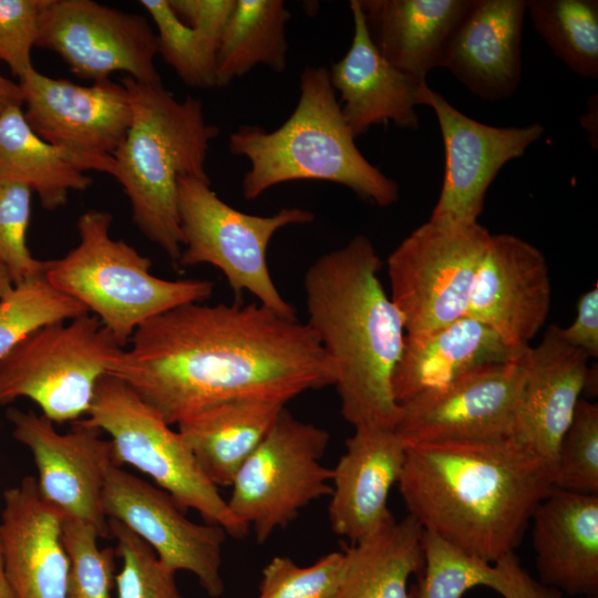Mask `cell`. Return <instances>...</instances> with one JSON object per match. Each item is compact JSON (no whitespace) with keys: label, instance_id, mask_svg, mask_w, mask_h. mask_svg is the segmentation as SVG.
<instances>
[{"label":"cell","instance_id":"6da1fadb","mask_svg":"<svg viewBox=\"0 0 598 598\" xmlns=\"http://www.w3.org/2000/svg\"><path fill=\"white\" fill-rule=\"evenodd\" d=\"M128 343L107 374L169 425L231 400L286 405L336 382L309 326L259 302L181 305L142 323Z\"/></svg>","mask_w":598,"mask_h":598},{"label":"cell","instance_id":"7a4b0ae2","mask_svg":"<svg viewBox=\"0 0 598 598\" xmlns=\"http://www.w3.org/2000/svg\"><path fill=\"white\" fill-rule=\"evenodd\" d=\"M398 486L424 532L493 563L520 544L553 470L509 437L405 443Z\"/></svg>","mask_w":598,"mask_h":598},{"label":"cell","instance_id":"3957f363","mask_svg":"<svg viewBox=\"0 0 598 598\" xmlns=\"http://www.w3.org/2000/svg\"><path fill=\"white\" fill-rule=\"evenodd\" d=\"M381 267L371 240L357 235L318 257L303 277L306 323L333 363L340 412L353 427L395 429L401 414L392 378L405 330Z\"/></svg>","mask_w":598,"mask_h":598},{"label":"cell","instance_id":"277c9868","mask_svg":"<svg viewBox=\"0 0 598 598\" xmlns=\"http://www.w3.org/2000/svg\"><path fill=\"white\" fill-rule=\"evenodd\" d=\"M324 66H306L299 78V99L290 116L268 132L241 125L228 137V150L250 164L241 192L246 200L295 181L342 185L380 207L395 204L399 184L359 151Z\"/></svg>","mask_w":598,"mask_h":598},{"label":"cell","instance_id":"5b68a950","mask_svg":"<svg viewBox=\"0 0 598 598\" xmlns=\"http://www.w3.org/2000/svg\"><path fill=\"white\" fill-rule=\"evenodd\" d=\"M121 83L128 93L132 121L113 155L112 176L128 198L136 228L176 264L183 247L178 179L209 178L206 157L219 130L206 122L200 100L179 101L161 80L124 75Z\"/></svg>","mask_w":598,"mask_h":598},{"label":"cell","instance_id":"8992f818","mask_svg":"<svg viewBox=\"0 0 598 598\" xmlns=\"http://www.w3.org/2000/svg\"><path fill=\"white\" fill-rule=\"evenodd\" d=\"M112 221L107 210L81 214L79 244L63 257L45 260L44 278L92 312L124 348L142 323L177 306L206 300L214 283L154 276L150 258L112 238Z\"/></svg>","mask_w":598,"mask_h":598},{"label":"cell","instance_id":"52a82bcc","mask_svg":"<svg viewBox=\"0 0 598 598\" xmlns=\"http://www.w3.org/2000/svg\"><path fill=\"white\" fill-rule=\"evenodd\" d=\"M84 421L111 436L117 465L150 476L177 504L196 511L204 523L240 539L249 528L231 513L227 499L205 476L177 431L122 380L105 374L96 384Z\"/></svg>","mask_w":598,"mask_h":598},{"label":"cell","instance_id":"ba28073f","mask_svg":"<svg viewBox=\"0 0 598 598\" xmlns=\"http://www.w3.org/2000/svg\"><path fill=\"white\" fill-rule=\"evenodd\" d=\"M123 350L91 313L39 328L0 360V405L25 398L53 423L78 421Z\"/></svg>","mask_w":598,"mask_h":598},{"label":"cell","instance_id":"9c48e42d","mask_svg":"<svg viewBox=\"0 0 598 598\" xmlns=\"http://www.w3.org/2000/svg\"><path fill=\"white\" fill-rule=\"evenodd\" d=\"M178 218L183 247L176 265H212L223 272L237 298L248 291L260 305L296 317L270 276L267 249L279 229L309 224L313 213L285 207L270 216L246 214L218 197L209 178L181 177Z\"/></svg>","mask_w":598,"mask_h":598},{"label":"cell","instance_id":"30bf717a","mask_svg":"<svg viewBox=\"0 0 598 598\" xmlns=\"http://www.w3.org/2000/svg\"><path fill=\"white\" fill-rule=\"evenodd\" d=\"M491 236L478 221L429 219L391 252L390 298L405 334L426 333L465 317Z\"/></svg>","mask_w":598,"mask_h":598},{"label":"cell","instance_id":"8fae6325","mask_svg":"<svg viewBox=\"0 0 598 598\" xmlns=\"http://www.w3.org/2000/svg\"><path fill=\"white\" fill-rule=\"evenodd\" d=\"M330 435L285 408L238 470L227 499L258 543L288 526L309 504L331 493L332 468L321 463Z\"/></svg>","mask_w":598,"mask_h":598},{"label":"cell","instance_id":"7c38bea8","mask_svg":"<svg viewBox=\"0 0 598 598\" xmlns=\"http://www.w3.org/2000/svg\"><path fill=\"white\" fill-rule=\"evenodd\" d=\"M37 47L93 82L118 71L142 82L161 80L156 34L146 18L93 0H43Z\"/></svg>","mask_w":598,"mask_h":598},{"label":"cell","instance_id":"4fadbf2b","mask_svg":"<svg viewBox=\"0 0 598 598\" xmlns=\"http://www.w3.org/2000/svg\"><path fill=\"white\" fill-rule=\"evenodd\" d=\"M19 86L24 118L38 136L87 161L93 171L113 174V155L132 121L122 83L107 79L80 85L32 69Z\"/></svg>","mask_w":598,"mask_h":598},{"label":"cell","instance_id":"5bb4252c","mask_svg":"<svg viewBox=\"0 0 598 598\" xmlns=\"http://www.w3.org/2000/svg\"><path fill=\"white\" fill-rule=\"evenodd\" d=\"M7 417L14 440L32 453L41 496L64 517L93 527L99 537H109L102 494L110 468L117 465L111 440L84 419L60 433L52 421L32 410L10 408Z\"/></svg>","mask_w":598,"mask_h":598},{"label":"cell","instance_id":"9a60e30c","mask_svg":"<svg viewBox=\"0 0 598 598\" xmlns=\"http://www.w3.org/2000/svg\"><path fill=\"white\" fill-rule=\"evenodd\" d=\"M102 506L107 519L121 522L141 537L166 567L193 574L212 598L224 594L227 533L221 527L190 520L167 492L117 465L107 473Z\"/></svg>","mask_w":598,"mask_h":598},{"label":"cell","instance_id":"2e32d148","mask_svg":"<svg viewBox=\"0 0 598 598\" xmlns=\"http://www.w3.org/2000/svg\"><path fill=\"white\" fill-rule=\"evenodd\" d=\"M529 349L401 403L396 433L405 443L508 437Z\"/></svg>","mask_w":598,"mask_h":598},{"label":"cell","instance_id":"e0dca14e","mask_svg":"<svg viewBox=\"0 0 598 598\" xmlns=\"http://www.w3.org/2000/svg\"><path fill=\"white\" fill-rule=\"evenodd\" d=\"M417 105L431 107L442 133L445 167L441 193L430 219L478 221L489 185L509 161L542 138L539 123L491 126L468 117L424 81Z\"/></svg>","mask_w":598,"mask_h":598},{"label":"cell","instance_id":"ac0fdd59","mask_svg":"<svg viewBox=\"0 0 598 598\" xmlns=\"http://www.w3.org/2000/svg\"><path fill=\"white\" fill-rule=\"evenodd\" d=\"M550 301L549 270L542 251L518 236L492 235L465 316L492 328L507 344L525 347L544 326Z\"/></svg>","mask_w":598,"mask_h":598},{"label":"cell","instance_id":"d6986e66","mask_svg":"<svg viewBox=\"0 0 598 598\" xmlns=\"http://www.w3.org/2000/svg\"><path fill=\"white\" fill-rule=\"evenodd\" d=\"M588 360V354L560 338L556 324L546 330L538 346L529 349L508 437L551 470L580 395L592 384Z\"/></svg>","mask_w":598,"mask_h":598},{"label":"cell","instance_id":"ffe728a7","mask_svg":"<svg viewBox=\"0 0 598 598\" xmlns=\"http://www.w3.org/2000/svg\"><path fill=\"white\" fill-rule=\"evenodd\" d=\"M63 518L41 496L34 476L3 493L0 540L14 598H66L70 559Z\"/></svg>","mask_w":598,"mask_h":598},{"label":"cell","instance_id":"44dd1931","mask_svg":"<svg viewBox=\"0 0 598 598\" xmlns=\"http://www.w3.org/2000/svg\"><path fill=\"white\" fill-rule=\"evenodd\" d=\"M404 458L405 442L395 429L354 427L332 467L328 517L336 535L355 543L392 515L388 498Z\"/></svg>","mask_w":598,"mask_h":598},{"label":"cell","instance_id":"7402d4cb","mask_svg":"<svg viewBox=\"0 0 598 598\" xmlns=\"http://www.w3.org/2000/svg\"><path fill=\"white\" fill-rule=\"evenodd\" d=\"M526 0H473L442 68L487 102L512 96L522 78Z\"/></svg>","mask_w":598,"mask_h":598},{"label":"cell","instance_id":"603a6c76","mask_svg":"<svg viewBox=\"0 0 598 598\" xmlns=\"http://www.w3.org/2000/svg\"><path fill=\"white\" fill-rule=\"evenodd\" d=\"M353 37L344 56L331 65L330 82L340 93L343 118L354 138L372 125L393 122L403 130L416 131L420 118L415 106L419 80L391 65L373 45L359 0L350 1Z\"/></svg>","mask_w":598,"mask_h":598},{"label":"cell","instance_id":"cb8c5ba5","mask_svg":"<svg viewBox=\"0 0 598 598\" xmlns=\"http://www.w3.org/2000/svg\"><path fill=\"white\" fill-rule=\"evenodd\" d=\"M530 522L539 581L570 596H598V495L553 487Z\"/></svg>","mask_w":598,"mask_h":598},{"label":"cell","instance_id":"d4e9b609","mask_svg":"<svg viewBox=\"0 0 598 598\" xmlns=\"http://www.w3.org/2000/svg\"><path fill=\"white\" fill-rule=\"evenodd\" d=\"M528 348L507 344L492 328L466 316L426 333L405 334L392 378L394 398L404 403L480 368L512 361Z\"/></svg>","mask_w":598,"mask_h":598},{"label":"cell","instance_id":"484cf974","mask_svg":"<svg viewBox=\"0 0 598 598\" xmlns=\"http://www.w3.org/2000/svg\"><path fill=\"white\" fill-rule=\"evenodd\" d=\"M368 34L394 68L419 80L442 68L473 0H359Z\"/></svg>","mask_w":598,"mask_h":598},{"label":"cell","instance_id":"4316f807","mask_svg":"<svg viewBox=\"0 0 598 598\" xmlns=\"http://www.w3.org/2000/svg\"><path fill=\"white\" fill-rule=\"evenodd\" d=\"M283 409L285 404L269 400L226 401L182 420L177 432L205 476L217 488L230 487Z\"/></svg>","mask_w":598,"mask_h":598},{"label":"cell","instance_id":"83f0119b","mask_svg":"<svg viewBox=\"0 0 598 598\" xmlns=\"http://www.w3.org/2000/svg\"><path fill=\"white\" fill-rule=\"evenodd\" d=\"M423 528L410 515L393 514L343 550L334 598H413L412 575L423 568Z\"/></svg>","mask_w":598,"mask_h":598},{"label":"cell","instance_id":"f1b7e54d","mask_svg":"<svg viewBox=\"0 0 598 598\" xmlns=\"http://www.w3.org/2000/svg\"><path fill=\"white\" fill-rule=\"evenodd\" d=\"M92 165L82 157L38 136L27 123L22 106L0 110V181L25 184L42 207L64 206L71 192L87 189Z\"/></svg>","mask_w":598,"mask_h":598},{"label":"cell","instance_id":"f546056e","mask_svg":"<svg viewBox=\"0 0 598 598\" xmlns=\"http://www.w3.org/2000/svg\"><path fill=\"white\" fill-rule=\"evenodd\" d=\"M423 568L413 598H462L470 589L488 587L503 598H560L520 565L514 553L496 561L468 554L423 533Z\"/></svg>","mask_w":598,"mask_h":598},{"label":"cell","instance_id":"4dcf8cb0","mask_svg":"<svg viewBox=\"0 0 598 598\" xmlns=\"http://www.w3.org/2000/svg\"><path fill=\"white\" fill-rule=\"evenodd\" d=\"M290 17L282 0H236L216 53V86L229 85L258 64L283 72Z\"/></svg>","mask_w":598,"mask_h":598},{"label":"cell","instance_id":"1f68e13d","mask_svg":"<svg viewBox=\"0 0 598 598\" xmlns=\"http://www.w3.org/2000/svg\"><path fill=\"white\" fill-rule=\"evenodd\" d=\"M526 13L536 32L574 73L598 76L597 0H528Z\"/></svg>","mask_w":598,"mask_h":598},{"label":"cell","instance_id":"d6a6232c","mask_svg":"<svg viewBox=\"0 0 598 598\" xmlns=\"http://www.w3.org/2000/svg\"><path fill=\"white\" fill-rule=\"evenodd\" d=\"M85 313L90 312L44 276L14 286L0 299V360L37 329Z\"/></svg>","mask_w":598,"mask_h":598},{"label":"cell","instance_id":"836d02e7","mask_svg":"<svg viewBox=\"0 0 598 598\" xmlns=\"http://www.w3.org/2000/svg\"><path fill=\"white\" fill-rule=\"evenodd\" d=\"M156 25L157 50L188 86H216V54L173 10L168 0H141Z\"/></svg>","mask_w":598,"mask_h":598},{"label":"cell","instance_id":"e575fe53","mask_svg":"<svg viewBox=\"0 0 598 598\" xmlns=\"http://www.w3.org/2000/svg\"><path fill=\"white\" fill-rule=\"evenodd\" d=\"M553 487L598 495V405L580 399L553 466Z\"/></svg>","mask_w":598,"mask_h":598},{"label":"cell","instance_id":"d590c367","mask_svg":"<svg viewBox=\"0 0 598 598\" xmlns=\"http://www.w3.org/2000/svg\"><path fill=\"white\" fill-rule=\"evenodd\" d=\"M109 528L122 559L114 578L116 598H184L176 573L159 560L148 544L116 519L109 518Z\"/></svg>","mask_w":598,"mask_h":598},{"label":"cell","instance_id":"8d00e7d4","mask_svg":"<svg viewBox=\"0 0 598 598\" xmlns=\"http://www.w3.org/2000/svg\"><path fill=\"white\" fill-rule=\"evenodd\" d=\"M343 565V551H331L307 566L275 556L262 568L256 598H334Z\"/></svg>","mask_w":598,"mask_h":598},{"label":"cell","instance_id":"74e56055","mask_svg":"<svg viewBox=\"0 0 598 598\" xmlns=\"http://www.w3.org/2000/svg\"><path fill=\"white\" fill-rule=\"evenodd\" d=\"M62 536L70 559L66 598H110L115 550L100 548L95 529L70 517L63 518Z\"/></svg>","mask_w":598,"mask_h":598},{"label":"cell","instance_id":"f35d334b","mask_svg":"<svg viewBox=\"0 0 598 598\" xmlns=\"http://www.w3.org/2000/svg\"><path fill=\"white\" fill-rule=\"evenodd\" d=\"M32 193L25 184L0 181V262L14 286L44 276L45 260L34 258L27 245Z\"/></svg>","mask_w":598,"mask_h":598},{"label":"cell","instance_id":"ab89813d","mask_svg":"<svg viewBox=\"0 0 598 598\" xmlns=\"http://www.w3.org/2000/svg\"><path fill=\"white\" fill-rule=\"evenodd\" d=\"M43 0H0V62L19 80L34 69Z\"/></svg>","mask_w":598,"mask_h":598},{"label":"cell","instance_id":"60d3db41","mask_svg":"<svg viewBox=\"0 0 598 598\" xmlns=\"http://www.w3.org/2000/svg\"><path fill=\"white\" fill-rule=\"evenodd\" d=\"M176 14L215 54L236 0H168Z\"/></svg>","mask_w":598,"mask_h":598},{"label":"cell","instance_id":"b9f144b4","mask_svg":"<svg viewBox=\"0 0 598 598\" xmlns=\"http://www.w3.org/2000/svg\"><path fill=\"white\" fill-rule=\"evenodd\" d=\"M559 336L568 344L582 350L589 358L598 355V288L584 292L577 301L574 321L567 328L559 327Z\"/></svg>","mask_w":598,"mask_h":598},{"label":"cell","instance_id":"7bdbcfd3","mask_svg":"<svg viewBox=\"0 0 598 598\" xmlns=\"http://www.w3.org/2000/svg\"><path fill=\"white\" fill-rule=\"evenodd\" d=\"M11 105H23V95L19 83H14L0 73V110Z\"/></svg>","mask_w":598,"mask_h":598},{"label":"cell","instance_id":"ee69618b","mask_svg":"<svg viewBox=\"0 0 598 598\" xmlns=\"http://www.w3.org/2000/svg\"><path fill=\"white\" fill-rule=\"evenodd\" d=\"M598 101L597 94H594L588 101L587 112L580 118L581 126L588 133L592 147L597 148L598 141Z\"/></svg>","mask_w":598,"mask_h":598},{"label":"cell","instance_id":"f6af8a7d","mask_svg":"<svg viewBox=\"0 0 598 598\" xmlns=\"http://www.w3.org/2000/svg\"><path fill=\"white\" fill-rule=\"evenodd\" d=\"M0 598H14L8 576H7L6 567H4L1 540H0Z\"/></svg>","mask_w":598,"mask_h":598},{"label":"cell","instance_id":"bcb514c9","mask_svg":"<svg viewBox=\"0 0 598 598\" xmlns=\"http://www.w3.org/2000/svg\"><path fill=\"white\" fill-rule=\"evenodd\" d=\"M14 285L12 279L6 269V267L0 262V299L10 293Z\"/></svg>","mask_w":598,"mask_h":598},{"label":"cell","instance_id":"7dc6e473","mask_svg":"<svg viewBox=\"0 0 598 598\" xmlns=\"http://www.w3.org/2000/svg\"><path fill=\"white\" fill-rule=\"evenodd\" d=\"M580 598H598V596H595V597H580Z\"/></svg>","mask_w":598,"mask_h":598}]
</instances>
